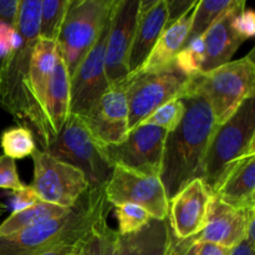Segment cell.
<instances>
[{
    "mask_svg": "<svg viewBox=\"0 0 255 255\" xmlns=\"http://www.w3.org/2000/svg\"><path fill=\"white\" fill-rule=\"evenodd\" d=\"M186 112L181 124L167 132L159 179L168 202L189 182L199 178L207 148L217 125L208 102L199 96L182 97Z\"/></svg>",
    "mask_w": 255,
    "mask_h": 255,
    "instance_id": "obj_1",
    "label": "cell"
},
{
    "mask_svg": "<svg viewBox=\"0 0 255 255\" xmlns=\"http://www.w3.org/2000/svg\"><path fill=\"white\" fill-rule=\"evenodd\" d=\"M254 247L243 241L238 246L232 249L231 255H254Z\"/></svg>",
    "mask_w": 255,
    "mask_h": 255,
    "instance_id": "obj_40",
    "label": "cell"
},
{
    "mask_svg": "<svg viewBox=\"0 0 255 255\" xmlns=\"http://www.w3.org/2000/svg\"><path fill=\"white\" fill-rule=\"evenodd\" d=\"M0 146L5 156L12 159H22L27 156H32L37 149L34 134L24 126H15L5 129L0 137Z\"/></svg>",
    "mask_w": 255,
    "mask_h": 255,
    "instance_id": "obj_26",
    "label": "cell"
},
{
    "mask_svg": "<svg viewBox=\"0 0 255 255\" xmlns=\"http://www.w3.org/2000/svg\"><path fill=\"white\" fill-rule=\"evenodd\" d=\"M232 249L211 243H201L198 255H231Z\"/></svg>",
    "mask_w": 255,
    "mask_h": 255,
    "instance_id": "obj_39",
    "label": "cell"
},
{
    "mask_svg": "<svg viewBox=\"0 0 255 255\" xmlns=\"http://www.w3.org/2000/svg\"><path fill=\"white\" fill-rule=\"evenodd\" d=\"M115 214L119 221V233L131 234L141 231L153 217L136 204H121L114 207Z\"/></svg>",
    "mask_w": 255,
    "mask_h": 255,
    "instance_id": "obj_30",
    "label": "cell"
},
{
    "mask_svg": "<svg viewBox=\"0 0 255 255\" xmlns=\"http://www.w3.org/2000/svg\"><path fill=\"white\" fill-rule=\"evenodd\" d=\"M168 26L167 0H141L128 57V79L141 70L157 40Z\"/></svg>",
    "mask_w": 255,
    "mask_h": 255,
    "instance_id": "obj_18",
    "label": "cell"
},
{
    "mask_svg": "<svg viewBox=\"0 0 255 255\" xmlns=\"http://www.w3.org/2000/svg\"><path fill=\"white\" fill-rule=\"evenodd\" d=\"M16 39V30L5 22H0V67L9 57Z\"/></svg>",
    "mask_w": 255,
    "mask_h": 255,
    "instance_id": "obj_35",
    "label": "cell"
},
{
    "mask_svg": "<svg viewBox=\"0 0 255 255\" xmlns=\"http://www.w3.org/2000/svg\"><path fill=\"white\" fill-rule=\"evenodd\" d=\"M25 187V184L20 181L17 174L16 163L15 159L0 154V189L7 191H20Z\"/></svg>",
    "mask_w": 255,
    "mask_h": 255,
    "instance_id": "obj_32",
    "label": "cell"
},
{
    "mask_svg": "<svg viewBox=\"0 0 255 255\" xmlns=\"http://www.w3.org/2000/svg\"><path fill=\"white\" fill-rule=\"evenodd\" d=\"M167 131L151 125H139L117 144L102 146V153L112 167H124L147 176L159 177Z\"/></svg>",
    "mask_w": 255,
    "mask_h": 255,
    "instance_id": "obj_10",
    "label": "cell"
},
{
    "mask_svg": "<svg viewBox=\"0 0 255 255\" xmlns=\"http://www.w3.org/2000/svg\"><path fill=\"white\" fill-rule=\"evenodd\" d=\"M194 7L164 29V31L162 32L156 45L152 49L149 56L147 57L146 62L136 75L143 74V72L158 71V70L173 66L177 55L183 49L187 37H188Z\"/></svg>",
    "mask_w": 255,
    "mask_h": 255,
    "instance_id": "obj_21",
    "label": "cell"
},
{
    "mask_svg": "<svg viewBox=\"0 0 255 255\" xmlns=\"http://www.w3.org/2000/svg\"><path fill=\"white\" fill-rule=\"evenodd\" d=\"M70 76L67 74L66 66L64 64L61 55L57 54L56 65L52 71L50 80L49 91L46 97V114L47 126H49L50 136L52 142L57 137L59 132L64 127L65 122L70 116Z\"/></svg>",
    "mask_w": 255,
    "mask_h": 255,
    "instance_id": "obj_23",
    "label": "cell"
},
{
    "mask_svg": "<svg viewBox=\"0 0 255 255\" xmlns=\"http://www.w3.org/2000/svg\"><path fill=\"white\" fill-rule=\"evenodd\" d=\"M184 96L206 100L217 126L224 124L246 100L255 96L254 50L246 57L191 76L182 95Z\"/></svg>",
    "mask_w": 255,
    "mask_h": 255,
    "instance_id": "obj_4",
    "label": "cell"
},
{
    "mask_svg": "<svg viewBox=\"0 0 255 255\" xmlns=\"http://www.w3.org/2000/svg\"><path fill=\"white\" fill-rule=\"evenodd\" d=\"M114 1L115 0H70L56 40L70 79L96 42L111 14Z\"/></svg>",
    "mask_w": 255,
    "mask_h": 255,
    "instance_id": "obj_6",
    "label": "cell"
},
{
    "mask_svg": "<svg viewBox=\"0 0 255 255\" xmlns=\"http://www.w3.org/2000/svg\"><path fill=\"white\" fill-rule=\"evenodd\" d=\"M212 198L203 181L196 178L168 202L169 226L177 239L192 238L202 232Z\"/></svg>",
    "mask_w": 255,
    "mask_h": 255,
    "instance_id": "obj_16",
    "label": "cell"
},
{
    "mask_svg": "<svg viewBox=\"0 0 255 255\" xmlns=\"http://www.w3.org/2000/svg\"><path fill=\"white\" fill-rule=\"evenodd\" d=\"M234 29L244 40H248L255 34V12L252 9L242 10L234 17Z\"/></svg>",
    "mask_w": 255,
    "mask_h": 255,
    "instance_id": "obj_34",
    "label": "cell"
},
{
    "mask_svg": "<svg viewBox=\"0 0 255 255\" xmlns=\"http://www.w3.org/2000/svg\"><path fill=\"white\" fill-rule=\"evenodd\" d=\"M237 2L238 0H199L197 1L186 44L203 36L217 20L221 19L232 7L236 6Z\"/></svg>",
    "mask_w": 255,
    "mask_h": 255,
    "instance_id": "obj_25",
    "label": "cell"
},
{
    "mask_svg": "<svg viewBox=\"0 0 255 255\" xmlns=\"http://www.w3.org/2000/svg\"><path fill=\"white\" fill-rule=\"evenodd\" d=\"M184 112H186V106H184L183 100H172L152 112L148 117L143 120L141 125H151V126L159 127L164 131L171 132L181 124Z\"/></svg>",
    "mask_w": 255,
    "mask_h": 255,
    "instance_id": "obj_29",
    "label": "cell"
},
{
    "mask_svg": "<svg viewBox=\"0 0 255 255\" xmlns=\"http://www.w3.org/2000/svg\"><path fill=\"white\" fill-rule=\"evenodd\" d=\"M59 54L56 41L40 40L35 45L30 64L29 82H27V97L30 110V131L37 137L41 151H45L52 143L49 126L45 114L47 91L50 80L55 69Z\"/></svg>",
    "mask_w": 255,
    "mask_h": 255,
    "instance_id": "obj_13",
    "label": "cell"
},
{
    "mask_svg": "<svg viewBox=\"0 0 255 255\" xmlns=\"http://www.w3.org/2000/svg\"><path fill=\"white\" fill-rule=\"evenodd\" d=\"M141 0H115L106 44V76L110 87L128 80V57Z\"/></svg>",
    "mask_w": 255,
    "mask_h": 255,
    "instance_id": "obj_14",
    "label": "cell"
},
{
    "mask_svg": "<svg viewBox=\"0 0 255 255\" xmlns=\"http://www.w3.org/2000/svg\"><path fill=\"white\" fill-rule=\"evenodd\" d=\"M40 9L41 0H20L14 47L0 67V107L11 115L19 126L29 129L27 82L32 51L39 41Z\"/></svg>",
    "mask_w": 255,
    "mask_h": 255,
    "instance_id": "obj_3",
    "label": "cell"
},
{
    "mask_svg": "<svg viewBox=\"0 0 255 255\" xmlns=\"http://www.w3.org/2000/svg\"><path fill=\"white\" fill-rule=\"evenodd\" d=\"M129 79L110 87L94 109L80 117L100 146L121 143L128 134L127 89Z\"/></svg>",
    "mask_w": 255,
    "mask_h": 255,
    "instance_id": "obj_15",
    "label": "cell"
},
{
    "mask_svg": "<svg viewBox=\"0 0 255 255\" xmlns=\"http://www.w3.org/2000/svg\"><path fill=\"white\" fill-rule=\"evenodd\" d=\"M116 231L111 229L107 218L92 227L77 246L76 255H111Z\"/></svg>",
    "mask_w": 255,
    "mask_h": 255,
    "instance_id": "obj_28",
    "label": "cell"
},
{
    "mask_svg": "<svg viewBox=\"0 0 255 255\" xmlns=\"http://www.w3.org/2000/svg\"><path fill=\"white\" fill-rule=\"evenodd\" d=\"M196 0H167L168 6V25L183 16L184 14L196 6Z\"/></svg>",
    "mask_w": 255,
    "mask_h": 255,
    "instance_id": "obj_37",
    "label": "cell"
},
{
    "mask_svg": "<svg viewBox=\"0 0 255 255\" xmlns=\"http://www.w3.org/2000/svg\"><path fill=\"white\" fill-rule=\"evenodd\" d=\"M255 208H234L213 197L204 228L196 236L198 243H211L233 249L246 238V229Z\"/></svg>",
    "mask_w": 255,
    "mask_h": 255,
    "instance_id": "obj_17",
    "label": "cell"
},
{
    "mask_svg": "<svg viewBox=\"0 0 255 255\" xmlns=\"http://www.w3.org/2000/svg\"><path fill=\"white\" fill-rule=\"evenodd\" d=\"M81 242V241H80ZM77 246H66V247H61V248L57 249H52V251L46 252V253H42L40 255H76V251H77Z\"/></svg>",
    "mask_w": 255,
    "mask_h": 255,
    "instance_id": "obj_41",
    "label": "cell"
},
{
    "mask_svg": "<svg viewBox=\"0 0 255 255\" xmlns=\"http://www.w3.org/2000/svg\"><path fill=\"white\" fill-rule=\"evenodd\" d=\"M20 0H0V22L15 26L19 15Z\"/></svg>",
    "mask_w": 255,
    "mask_h": 255,
    "instance_id": "obj_38",
    "label": "cell"
},
{
    "mask_svg": "<svg viewBox=\"0 0 255 255\" xmlns=\"http://www.w3.org/2000/svg\"><path fill=\"white\" fill-rule=\"evenodd\" d=\"M189 77L176 65L153 72H143L129 79L127 89L128 132L136 128L158 107L181 99Z\"/></svg>",
    "mask_w": 255,
    "mask_h": 255,
    "instance_id": "obj_8",
    "label": "cell"
},
{
    "mask_svg": "<svg viewBox=\"0 0 255 255\" xmlns=\"http://www.w3.org/2000/svg\"><path fill=\"white\" fill-rule=\"evenodd\" d=\"M9 199L11 213H16V212L22 211V209L29 208V207L35 206L40 202L39 196L31 187V184L30 186L25 184L24 188L20 189V191L11 192L9 194Z\"/></svg>",
    "mask_w": 255,
    "mask_h": 255,
    "instance_id": "obj_33",
    "label": "cell"
},
{
    "mask_svg": "<svg viewBox=\"0 0 255 255\" xmlns=\"http://www.w3.org/2000/svg\"><path fill=\"white\" fill-rule=\"evenodd\" d=\"M254 154L255 96L246 100L231 119L216 127L199 178L214 196L236 164Z\"/></svg>",
    "mask_w": 255,
    "mask_h": 255,
    "instance_id": "obj_5",
    "label": "cell"
},
{
    "mask_svg": "<svg viewBox=\"0 0 255 255\" xmlns=\"http://www.w3.org/2000/svg\"><path fill=\"white\" fill-rule=\"evenodd\" d=\"M31 157L34 162L31 187L41 202L70 209L89 189L84 172L77 167L40 149Z\"/></svg>",
    "mask_w": 255,
    "mask_h": 255,
    "instance_id": "obj_9",
    "label": "cell"
},
{
    "mask_svg": "<svg viewBox=\"0 0 255 255\" xmlns=\"http://www.w3.org/2000/svg\"><path fill=\"white\" fill-rule=\"evenodd\" d=\"M70 0H44L41 1L39 22V39L56 41L61 30Z\"/></svg>",
    "mask_w": 255,
    "mask_h": 255,
    "instance_id": "obj_27",
    "label": "cell"
},
{
    "mask_svg": "<svg viewBox=\"0 0 255 255\" xmlns=\"http://www.w3.org/2000/svg\"><path fill=\"white\" fill-rule=\"evenodd\" d=\"M246 5L247 2L244 0H238L236 6L217 20L203 35V62L201 72L209 71L232 61L233 55L246 41L237 32L233 25L234 17L246 9Z\"/></svg>",
    "mask_w": 255,
    "mask_h": 255,
    "instance_id": "obj_19",
    "label": "cell"
},
{
    "mask_svg": "<svg viewBox=\"0 0 255 255\" xmlns=\"http://www.w3.org/2000/svg\"><path fill=\"white\" fill-rule=\"evenodd\" d=\"M213 197L234 208H255V154L236 164Z\"/></svg>",
    "mask_w": 255,
    "mask_h": 255,
    "instance_id": "obj_22",
    "label": "cell"
},
{
    "mask_svg": "<svg viewBox=\"0 0 255 255\" xmlns=\"http://www.w3.org/2000/svg\"><path fill=\"white\" fill-rule=\"evenodd\" d=\"M111 16V14H110ZM110 17L99 37L70 79V115L84 117L110 90L106 76V44Z\"/></svg>",
    "mask_w": 255,
    "mask_h": 255,
    "instance_id": "obj_11",
    "label": "cell"
},
{
    "mask_svg": "<svg viewBox=\"0 0 255 255\" xmlns=\"http://www.w3.org/2000/svg\"><path fill=\"white\" fill-rule=\"evenodd\" d=\"M201 243L196 241V236L188 239H177L172 233V242L166 255H198Z\"/></svg>",
    "mask_w": 255,
    "mask_h": 255,
    "instance_id": "obj_36",
    "label": "cell"
},
{
    "mask_svg": "<svg viewBox=\"0 0 255 255\" xmlns=\"http://www.w3.org/2000/svg\"><path fill=\"white\" fill-rule=\"evenodd\" d=\"M110 209L105 187H89L65 216L1 237L0 255H40L61 247L76 246L95 224L109 217Z\"/></svg>",
    "mask_w": 255,
    "mask_h": 255,
    "instance_id": "obj_2",
    "label": "cell"
},
{
    "mask_svg": "<svg viewBox=\"0 0 255 255\" xmlns=\"http://www.w3.org/2000/svg\"><path fill=\"white\" fill-rule=\"evenodd\" d=\"M71 209V208H70ZM70 209L55 206V204L45 203L40 201L35 206L26 209L11 213L1 224H0V238L9 237L20 231L30 228L32 226L41 223L51 218H59L69 213Z\"/></svg>",
    "mask_w": 255,
    "mask_h": 255,
    "instance_id": "obj_24",
    "label": "cell"
},
{
    "mask_svg": "<svg viewBox=\"0 0 255 255\" xmlns=\"http://www.w3.org/2000/svg\"><path fill=\"white\" fill-rule=\"evenodd\" d=\"M45 152L81 169L89 187L92 188L105 187L111 178L114 167L105 158L101 146L81 119L75 115H70L55 141Z\"/></svg>",
    "mask_w": 255,
    "mask_h": 255,
    "instance_id": "obj_7",
    "label": "cell"
},
{
    "mask_svg": "<svg viewBox=\"0 0 255 255\" xmlns=\"http://www.w3.org/2000/svg\"><path fill=\"white\" fill-rule=\"evenodd\" d=\"M5 209H6V207H5V204H2L1 202H0V216H1V214L4 213Z\"/></svg>",
    "mask_w": 255,
    "mask_h": 255,
    "instance_id": "obj_42",
    "label": "cell"
},
{
    "mask_svg": "<svg viewBox=\"0 0 255 255\" xmlns=\"http://www.w3.org/2000/svg\"><path fill=\"white\" fill-rule=\"evenodd\" d=\"M172 242L168 217L152 219L136 233L120 234L116 232L111 255H166Z\"/></svg>",
    "mask_w": 255,
    "mask_h": 255,
    "instance_id": "obj_20",
    "label": "cell"
},
{
    "mask_svg": "<svg viewBox=\"0 0 255 255\" xmlns=\"http://www.w3.org/2000/svg\"><path fill=\"white\" fill-rule=\"evenodd\" d=\"M105 194L111 206L136 204L154 219L168 217V199L157 176H147L124 167H114L111 178L105 186Z\"/></svg>",
    "mask_w": 255,
    "mask_h": 255,
    "instance_id": "obj_12",
    "label": "cell"
},
{
    "mask_svg": "<svg viewBox=\"0 0 255 255\" xmlns=\"http://www.w3.org/2000/svg\"><path fill=\"white\" fill-rule=\"evenodd\" d=\"M202 62H203V36L187 42L174 60L177 69L188 77L201 72Z\"/></svg>",
    "mask_w": 255,
    "mask_h": 255,
    "instance_id": "obj_31",
    "label": "cell"
}]
</instances>
